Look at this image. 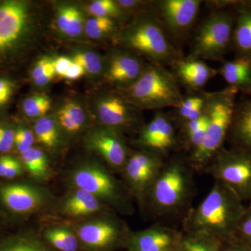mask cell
I'll list each match as a JSON object with an SVG mask.
<instances>
[{"label": "cell", "instance_id": "20", "mask_svg": "<svg viewBox=\"0 0 251 251\" xmlns=\"http://www.w3.org/2000/svg\"><path fill=\"white\" fill-rule=\"evenodd\" d=\"M229 130L236 148L251 152V99L236 107Z\"/></svg>", "mask_w": 251, "mask_h": 251}, {"label": "cell", "instance_id": "29", "mask_svg": "<svg viewBox=\"0 0 251 251\" xmlns=\"http://www.w3.org/2000/svg\"><path fill=\"white\" fill-rule=\"evenodd\" d=\"M204 94L188 96L184 97L179 106L175 110L179 120L185 125L202 116L204 113Z\"/></svg>", "mask_w": 251, "mask_h": 251}, {"label": "cell", "instance_id": "15", "mask_svg": "<svg viewBox=\"0 0 251 251\" xmlns=\"http://www.w3.org/2000/svg\"><path fill=\"white\" fill-rule=\"evenodd\" d=\"M173 75L178 83L190 90H199L218 74L202 59L189 57H179L173 64Z\"/></svg>", "mask_w": 251, "mask_h": 251}, {"label": "cell", "instance_id": "22", "mask_svg": "<svg viewBox=\"0 0 251 251\" xmlns=\"http://www.w3.org/2000/svg\"><path fill=\"white\" fill-rule=\"evenodd\" d=\"M232 39L241 57L251 59V6L239 8Z\"/></svg>", "mask_w": 251, "mask_h": 251}, {"label": "cell", "instance_id": "13", "mask_svg": "<svg viewBox=\"0 0 251 251\" xmlns=\"http://www.w3.org/2000/svg\"><path fill=\"white\" fill-rule=\"evenodd\" d=\"M86 144L89 150L100 155L111 168H125L128 160L126 147L117 130L106 126L97 128L87 137Z\"/></svg>", "mask_w": 251, "mask_h": 251}, {"label": "cell", "instance_id": "28", "mask_svg": "<svg viewBox=\"0 0 251 251\" xmlns=\"http://www.w3.org/2000/svg\"><path fill=\"white\" fill-rule=\"evenodd\" d=\"M170 117L163 112H157L151 121L144 127L138 142L148 151H152L160 133Z\"/></svg>", "mask_w": 251, "mask_h": 251}, {"label": "cell", "instance_id": "14", "mask_svg": "<svg viewBox=\"0 0 251 251\" xmlns=\"http://www.w3.org/2000/svg\"><path fill=\"white\" fill-rule=\"evenodd\" d=\"M27 18L26 2L8 1L0 4V53L19 40L27 26Z\"/></svg>", "mask_w": 251, "mask_h": 251}, {"label": "cell", "instance_id": "3", "mask_svg": "<svg viewBox=\"0 0 251 251\" xmlns=\"http://www.w3.org/2000/svg\"><path fill=\"white\" fill-rule=\"evenodd\" d=\"M238 91L237 87L230 86L204 94V112L207 117V128L204 142L193 151L191 159L194 163H205L221 150L233 120Z\"/></svg>", "mask_w": 251, "mask_h": 251}, {"label": "cell", "instance_id": "17", "mask_svg": "<svg viewBox=\"0 0 251 251\" xmlns=\"http://www.w3.org/2000/svg\"><path fill=\"white\" fill-rule=\"evenodd\" d=\"M145 67L139 57L128 52H117L109 62L107 77L115 83L129 87L138 80Z\"/></svg>", "mask_w": 251, "mask_h": 251}, {"label": "cell", "instance_id": "12", "mask_svg": "<svg viewBox=\"0 0 251 251\" xmlns=\"http://www.w3.org/2000/svg\"><path fill=\"white\" fill-rule=\"evenodd\" d=\"M163 161L158 153L143 151L127 160L124 171L127 184L138 198L146 194L162 171Z\"/></svg>", "mask_w": 251, "mask_h": 251}, {"label": "cell", "instance_id": "36", "mask_svg": "<svg viewBox=\"0 0 251 251\" xmlns=\"http://www.w3.org/2000/svg\"><path fill=\"white\" fill-rule=\"evenodd\" d=\"M34 142L35 135L25 127H18L15 131L14 145L21 154L32 148Z\"/></svg>", "mask_w": 251, "mask_h": 251}, {"label": "cell", "instance_id": "9", "mask_svg": "<svg viewBox=\"0 0 251 251\" xmlns=\"http://www.w3.org/2000/svg\"><path fill=\"white\" fill-rule=\"evenodd\" d=\"M201 0H158L151 2L152 12L168 36L184 37L197 18Z\"/></svg>", "mask_w": 251, "mask_h": 251}, {"label": "cell", "instance_id": "30", "mask_svg": "<svg viewBox=\"0 0 251 251\" xmlns=\"http://www.w3.org/2000/svg\"><path fill=\"white\" fill-rule=\"evenodd\" d=\"M0 251H54L39 238L25 236L11 239L0 246Z\"/></svg>", "mask_w": 251, "mask_h": 251}, {"label": "cell", "instance_id": "1", "mask_svg": "<svg viewBox=\"0 0 251 251\" xmlns=\"http://www.w3.org/2000/svg\"><path fill=\"white\" fill-rule=\"evenodd\" d=\"M247 209L235 193L217 181L195 211L193 226L199 233L234 242Z\"/></svg>", "mask_w": 251, "mask_h": 251}, {"label": "cell", "instance_id": "18", "mask_svg": "<svg viewBox=\"0 0 251 251\" xmlns=\"http://www.w3.org/2000/svg\"><path fill=\"white\" fill-rule=\"evenodd\" d=\"M103 207L104 204L93 195L75 188L63 201L61 210L68 216L82 218L98 214Z\"/></svg>", "mask_w": 251, "mask_h": 251}, {"label": "cell", "instance_id": "47", "mask_svg": "<svg viewBox=\"0 0 251 251\" xmlns=\"http://www.w3.org/2000/svg\"><path fill=\"white\" fill-rule=\"evenodd\" d=\"M175 251H185L184 250V249H183V247H182V249H179V250H176Z\"/></svg>", "mask_w": 251, "mask_h": 251}, {"label": "cell", "instance_id": "23", "mask_svg": "<svg viewBox=\"0 0 251 251\" xmlns=\"http://www.w3.org/2000/svg\"><path fill=\"white\" fill-rule=\"evenodd\" d=\"M23 164L37 182H44L52 176L49 159L44 151L36 148L22 153Z\"/></svg>", "mask_w": 251, "mask_h": 251}, {"label": "cell", "instance_id": "8", "mask_svg": "<svg viewBox=\"0 0 251 251\" xmlns=\"http://www.w3.org/2000/svg\"><path fill=\"white\" fill-rule=\"evenodd\" d=\"M54 199L49 189L38 184L12 183L0 186V202L18 215H30L46 210Z\"/></svg>", "mask_w": 251, "mask_h": 251}, {"label": "cell", "instance_id": "37", "mask_svg": "<svg viewBox=\"0 0 251 251\" xmlns=\"http://www.w3.org/2000/svg\"><path fill=\"white\" fill-rule=\"evenodd\" d=\"M235 241L251 250V206L247 208L241 220L236 234Z\"/></svg>", "mask_w": 251, "mask_h": 251}, {"label": "cell", "instance_id": "27", "mask_svg": "<svg viewBox=\"0 0 251 251\" xmlns=\"http://www.w3.org/2000/svg\"><path fill=\"white\" fill-rule=\"evenodd\" d=\"M34 134L37 141L46 148L53 149L58 145V128L55 122L50 117H41L36 122Z\"/></svg>", "mask_w": 251, "mask_h": 251}, {"label": "cell", "instance_id": "44", "mask_svg": "<svg viewBox=\"0 0 251 251\" xmlns=\"http://www.w3.org/2000/svg\"><path fill=\"white\" fill-rule=\"evenodd\" d=\"M85 71L80 65L73 62V64L68 69L64 77L70 80H75L80 78L85 74Z\"/></svg>", "mask_w": 251, "mask_h": 251}, {"label": "cell", "instance_id": "5", "mask_svg": "<svg viewBox=\"0 0 251 251\" xmlns=\"http://www.w3.org/2000/svg\"><path fill=\"white\" fill-rule=\"evenodd\" d=\"M69 181L74 188L93 195L105 205L122 213H130L131 205L121 184L97 162H87L73 169Z\"/></svg>", "mask_w": 251, "mask_h": 251}, {"label": "cell", "instance_id": "2", "mask_svg": "<svg viewBox=\"0 0 251 251\" xmlns=\"http://www.w3.org/2000/svg\"><path fill=\"white\" fill-rule=\"evenodd\" d=\"M125 92L132 103L144 109H176L184 99L173 73L155 63L145 66L138 80Z\"/></svg>", "mask_w": 251, "mask_h": 251}, {"label": "cell", "instance_id": "10", "mask_svg": "<svg viewBox=\"0 0 251 251\" xmlns=\"http://www.w3.org/2000/svg\"><path fill=\"white\" fill-rule=\"evenodd\" d=\"M188 188L184 168L179 163H171L160 173L151 186L153 204L161 211L173 210L184 202Z\"/></svg>", "mask_w": 251, "mask_h": 251}, {"label": "cell", "instance_id": "24", "mask_svg": "<svg viewBox=\"0 0 251 251\" xmlns=\"http://www.w3.org/2000/svg\"><path fill=\"white\" fill-rule=\"evenodd\" d=\"M48 242L60 251H77L79 241L72 227L64 225L51 226L44 232Z\"/></svg>", "mask_w": 251, "mask_h": 251}, {"label": "cell", "instance_id": "4", "mask_svg": "<svg viewBox=\"0 0 251 251\" xmlns=\"http://www.w3.org/2000/svg\"><path fill=\"white\" fill-rule=\"evenodd\" d=\"M122 40L127 47L143 54L151 63L173 64L179 54L153 12L145 13L126 30Z\"/></svg>", "mask_w": 251, "mask_h": 251}, {"label": "cell", "instance_id": "43", "mask_svg": "<svg viewBox=\"0 0 251 251\" xmlns=\"http://www.w3.org/2000/svg\"><path fill=\"white\" fill-rule=\"evenodd\" d=\"M73 64L72 59L65 57H58L53 61V67L55 74L59 76L64 77L68 69Z\"/></svg>", "mask_w": 251, "mask_h": 251}, {"label": "cell", "instance_id": "40", "mask_svg": "<svg viewBox=\"0 0 251 251\" xmlns=\"http://www.w3.org/2000/svg\"><path fill=\"white\" fill-rule=\"evenodd\" d=\"M206 128H207V120L197 130L187 136L188 143L193 148V151L201 147L204 142Z\"/></svg>", "mask_w": 251, "mask_h": 251}, {"label": "cell", "instance_id": "16", "mask_svg": "<svg viewBox=\"0 0 251 251\" xmlns=\"http://www.w3.org/2000/svg\"><path fill=\"white\" fill-rule=\"evenodd\" d=\"M133 107L118 96H109L98 104V115L104 125L113 129L129 126L136 120Z\"/></svg>", "mask_w": 251, "mask_h": 251}, {"label": "cell", "instance_id": "42", "mask_svg": "<svg viewBox=\"0 0 251 251\" xmlns=\"http://www.w3.org/2000/svg\"><path fill=\"white\" fill-rule=\"evenodd\" d=\"M24 166L18 159L13 158L10 163L7 171L5 173L4 177L6 179H14L23 174L24 173Z\"/></svg>", "mask_w": 251, "mask_h": 251}, {"label": "cell", "instance_id": "21", "mask_svg": "<svg viewBox=\"0 0 251 251\" xmlns=\"http://www.w3.org/2000/svg\"><path fill=\"white\" fill-rule=\"evenodd\" d=\"M224 80L232 87L251 90V59L240 57L224 63L217 69Z\"/></svg>", "mask_w": 251, "mask_h": 251}, {"label": "cell", "instance_id": "33", "mask_svg": "<svg viewBox=\"0 0 251 251\" xmlns=\"http://www.w3.org/2000/svg\"><path fill=\"white\" fill-rule=\"evenodd\" d=\"M89 12L94 18H107L113 19L123 14V9L117 1L112 0H97L90 5Z\"/></svg>", "mask_w": 251, "mask_h": 251}, {"label": "cell", "instance_id": "41", "mask_svg": "<svg viewBox=\"0 0 251 251\" xmlns=\"http://www.w3.org/2000/svg\"><path fill=\"white\" fill-rule=\"evenodd\" d=\"M14 90V85L11 81L0 78V107L9 101Z\"/></svg>", "mask_w": 251, "mask_h": 251}, {"label": "cell", "instance_id": "7", "mask_svg": "<svg viewBox=\"0 0 251 251\" xmlns=\"http://www.w3.org/2000/svg\"><path fill=\"white\" fill-rule=\"evenodd\" d=\"M214 173L242 201H251V152L242 149L220 150L216 154Z\"/></svg>", "mask_w": 251, "mask_h": 251}, {"label": "cell", "instance_id": "11", "mask_svg": "<svg viewBox=\"0 0 251 251\" xmlns=\"http://www.w3.org/2000/svg\"><path fill=\"white\" fill-rule=\"evenodd\" d=\"M73 229L79 244L92 251L111 249L118 243L123 234L122 226L116 220L104 216L75 224Z\"/></svg>", "mask_w": 251, "mask_h": 251}, {"label": "cell", "instance_id": "45", "mask_svg": "<svg viewBox=\"0 0 251 251\" xmlns=\"http://www.w3.org/2000/svg\"><path fill=\"white\" fill-rule=\"evenodd\" d=\"M14 157L2 156L0 157V177H4L5 173L9 168Z\"/></svg>", "mask_w": 251, "mask_h": 251}, {"label": "cell", "instance_id": "35", "mask_svg": "<svg viewBox=\"0 0 251 251\" xmlns=\"http://www.w3.org/2000/svg\"><path fill=\"white\" fill-rule=\"evenodd\" d=\"M73 62L80 65L85 72L98 74L103 69V63L98 54L92 52H81L75 54Z\"/></svg>", "mask_w": 251, "mask_h": 251}, {"label": "cell", "instance_id": "19", "mask_svg": "<svg viewBox=\"0 0 251 251\" xmlns=\"http://www.w3.org/2000/svg\"><path fill=\"white\" fill-rule=\"evenodd\" d=\"M173 242L171 234L161 228H150L132 234L128 251H170Z\"/></svg>", "mask_w": 251, "mask_h": 251}, {"label": "cell", "instance_id": "32", "mask_svg": "<svg viewBox=\"0 0 251 251\" xmlns=\"http://www.w3.org/2000/svg\"><path fill=\"white\" fill-rule=\"evenodd\" d=\"M115 27L116 25L111 18H93L86 22L85 31L89 37L98 39L111 34Z\"/></svg>", "mask_w": 251, "mask_h": 251}, {"label": "cell", "instance_id": "6", "mask_svg": "<svg viewBox=\"0 0 251 251\" xmlns=\"http://www.w3.org/2000/svg\"><path fill=\"white\" fill-rule=\"evenodd\" d=\"M234 19L227 11H216L198 26L192 43L191 57L202 60H219L232 39Z\"/></svg>", "mask_w": 251, "mask_h": 251}, {"label": "cell", "instance_id": "39", "mask_svg": "<svg viewBox=\"0 0 251 251\" xmlns=\"http://www.w3.org/2000/svg\"><path fill=\"white\" fill-rule=\"evenodd\" d=\"M53 61L52 59L44 57L41 59L37 62L33 69L31 73V77L34 79V81L36 79L39 78L48 73L54 71Z\"/></svg>", "mask_w": 251, "mask_h": 251}, {"label": "cell", "instance_id": "26", "mask_svg": "<svg viewBox=\"0 0 251 251\" xmlns=\"http://www.w3.org/2000/svg\"><path fill=\"white\" fill-rule=\"evenodd\" d=\"M59 125L70 133L78 131L85 122V114L78 104L69 103L59 109L57 112Z\"/></svg>", "mask_w": 251, "mask_h": 251}, {"label": "cell", "instance_id": "31", "mask_svg": "<svg viewBox=\"0 0 251 251\" xmlns=\"http://www.w3.org/2000/svg\"><path fill=\"white\" fill-rule=\"evenodd\" d=\"M183 249L185 251H222V243L215 237L200 233L197 237L185 239Z\"/></svg>", "mask_w": 251, "mask_h": 251}, {"label": "cell", "instance_id": "46", "mask_svg": "<svg viewBox=\"0 0 251 251\" xmlns=\"http://www.w3.org/2000/svg\"><path fill=\"white\" fill-rule=\"evenodd\" d=\"M227 243L228 244V247L223 251H251L250 249L237 242V241Z\"/></svg>", "mask_w": 251, "mask_h": 251}, {"label": "cell", "instance_id": "25", "mask_svg": "<svg viewBox=\"0 0 251 251\" xmlns=\"http://www.w3.org/2000/svg\"><path fill=\"white\" fill-rule=\"evenodd\" d=\"M57 24L59 30L65 35L77 37L83 29V16L76 7L64 6L60 8L57 13Z\"/></svg>", "mask_w": 251, "mask_h": 251}, {"label": "cell", "instance_id": "34", "mask_svg": "<svg viewBox=\"0 0 251 251\" xmlns=\"http://www.w3.org/2000/svg\"><path fill=\"white\" fill-rule=\"evenodd\" d=\"M23 110L29 117H43L51 108V101L46 95H36L26 99L23 102Z\"/></svg>", "mask_w": 251, "mask_h": 251}, {"label": "cell", "instance_id": "38", "mask_svg": "<svg viewBox=\"0 0 251 251\" xmlns=\"http://www.w3.org/2000/svg\"><path fill=\"white\" fill-rule=\"evenodd\" d=\"M15 131L9 127L0 126V153H7L14 145Z\"/></svg>", "mask_w": 251, "mask_h": 251}]
</instances>
